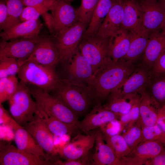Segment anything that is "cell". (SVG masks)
<instances>
[{
    "instance_id": "cell-2",
    "label": "cell",
    "mask_w": 165,
    "mask_h": 165,
    "mask_svg": "<svg viewBox=\"0 0 165 165\" xmlns=\"http://www.w3.org/2000/svg\"><path fill=\"white\" fill-rule=\"evenodd\" d=\"M51 92L78 116L87 111L94 100L86 84L70 79H60Z\"/></svg>"
},
{
    "instance_id": "cell-9",
    "label": "cell",
    "mask_w": 165,
    "mask_h": 165,
    "mask_svg": "<svg viewBox=\"0 0 165 165\" xmlns=\"http://www.w3.org/2000/svg\"><path fill=\"white\" fill-rule=\"evenodd\" d=\"M142 14V25L150 33L159 32L165 20V5L160 1L139 0Z\"/></svg>"
},
{
    "instance_id": "cell-16",
    "label": "cell",
    "mask_w": 165,
    "mask_h": 165,
    "mask_svg": "<svg viewBox=\"0 0 165 165\" xmlns=\"http://www.w3.org/2000/svg\"><path fill=\"white\" fill-rule=\"evenodd\" d=\"M51 11L54 37L79 21L76 9L65 0H57Z\"/></svg>"
},
{
    "instance_id": "cell-45",
    "label": "cell",
    "mask_w": 165,
    "mask_h": 165,
    "mask_svg": "<svg viewBox=\"0 0 165 165\" xmlns=\"http://www.w3.org/2000/svg\"><path fill=\"white\" fill-rule=\"evenodd\" d=\"M145 165H165V148L159 154L147 160Z\"/></svg>"
},
{
    "instance_id": "cell-49",
    "label": "cell",
    "mask_w": 165,
    "mask_h": 165,
    "mask_svg": "<svg viewBox=\"0 0 165 165\" xmlns=\"http://www.w3.org/2000/svg\"><path fill=\"white\" fill-rule=\"evenodd\" d=\"M24 5L26 6H34L42 3L44 0H21Z\"/></svg>"
},
{
    "instance_id": "cell-30",
    "label": "cell",
    "mask_w": 165,
    "mask_h": 165,
    "mask_svg": "<svg viewBox=\"0 0 165 165\" xmlns=\"http://www.w3.org/2000/svg\"><path fill=\"white\" fill-rule=\"evenodd\" d=\"M139 92L121 97H109L108 102L103 105L106 109L120 116L127 113Z\"/></svg>"
},
{
    "instance_id": "cell-43",
    "label": "cell",
    "mask_w": 165,
    "mask_h": 165,
    "mask_svg": "<svg viewBox=\"0 0 165 165\" xmlns=\"http://www.w3.org/2000/svg\"><path fill=\"white\" fill-rule=\"evenodd\" d=\"M90 158L88 155L80 159L74 160L62 161L58 159L53 162L54 165H86L90 164Z\"/></svg>"
},
{
    "instance_id": "cell-10",
    "label": "cell",
    "mask_w": 165,
    "mask_h": 165,
    "mask_svg": "<svg viewBox=\"0 0 165 165\" xmlns=\"http://www.w3.org/2000/svg\"><path fill=\"white\" fill-rule=\"evenodd\" d=\"M0 165H49V162L19 149L8 143L0 142Z\"/></svg>"
},
{
    "instance_id": "cell-15",
    "label": "cell",
    "mask_w": 165,
    "mask_h": 165,
    "mask_svg": "<svg viewBox=\"0 0 165 165\" xmlns=\"http://www.w3.org/2000/svg\"><path fill=\"white\" fill-rule=\"evenodd\" d=\"M165 148L164 144L160 142H142L128 155L120 158L121 165H145L147 160L156 156Z\"/></svg>"
},
{
    "instance_id": "cell-46",
    "label": "cell",
    "mask_w": 165,
    "mask_h": 165,
    "mask_svg": "<svg viewBox=\"0 0 165 165\" xmlns=\"http://www.w3.org/2000/svg\"><path fill=\"white\" fill-rule=\"evenodd\" d=\"M7 18V10L6 2L3 0L0 1V29L3 30Z\"/></svg>"
},
{
    "instance_id": "cell-54",
    "label": "cell",
    "mask_w": 165,
    "mask_h": 165,
    "mask_svg": "<svg viewBox=\"0 0 165 165\" xmlns=\"http://www.w3.org/2000/svg\"><path fill=\"white\" fill-rule=\"evenodd\" d=\"M3 0V1H5L6 2V0Z\"/></svg>"
},
{
    "instance_id": "cell-23",
    "label": "cell",
    "mask_w": 165,
    "mask_h": 165,
    "mask_svg": "<svg viewBox=\"0 0 165 165\" xmlns=\"http://www.w3.org/2000/svg\"><path fill=\"white\" fill-rule=\"evenodd\" d=\"M14 140L16 146L19 149L39 159L46 160L51 164L44 150L24 127H20L14 130Z\"/></svg>"
},
{
    "instance_id": "cell-21",
    "label": "cell",
    "mask_w": 165,
    "mask_h": 165,
    "mask_svg": "<svg viewBox=\"0 0 165 165\" xmlns=\"http://www.w3.org/2000/svg\"><path fill=\"white\" fill-rule=\"evenodd\" d=\"M103 134L100 130L96 131L95 150L92 156L91 164L94 165H121L120 158L104 142Z\"/></svg>"
},
{
    "instance_id": "cell-52",
    "label": "cell",
    "mask_w": 165,
    "mask_h": 165,
    "mask_svg": "<svg viewBox=\"0 0 165 165\" xmlns=\"http://www.w3.org/2000/svg\"><path fill=\"white\" fill-rule=\"evenodd\" d=\"M66 1H67L68 2H70V1H71V0H65Z\"/></svg>"
},
{
    "instance_id": "cell-13",
    "label": "cell",
    "mask_w": 165,
    "mask_h": 165,
    "mask_svg": "<svg viewBox=\"0 0 165 165\" xmlns=\"http://www.w3.org/2000/svg\"><path fill=\"white\" fill-rule=\"evenodd\" d=\"M151 71L141 66L135 70L110 94L109 97H121L139 92L147 86Z\"/></svg>"
},
{
    "instance_id": "cell-39",
    "label": "cell",
    "mask_w": 165,
    "mask_h": 165,
    "mask_svg": "<svg viewBox=\"0 0 165 165\" xmlns=\"http://www.w3.org/2000/svg\"><path fill=\"white\" fill-rule=\"evenodd\" d=\"M20 66L15 59L7 57H0V78L17 74Z\"/></svg>"
},
{
    "instance_id": "cell-37",
    "label": "cell",
    "mask_w": 165,
    "mask_h": 165,
    "mask_svg": "<svg viewBox=\"0 0 165 165\" xmlns=\"http://www.w3.org/2000/svg\"><path fill=\"white\" fill-rule=\"evenodd\" d=\"M99 0H82L81 4L76 9L79 21L87 27Z\"/></svg>"
},
{
    "instance_id": "cell-4",
    "label": "cell",
    "mask_w": 165,
    "mask_h": 165,
    "mask_svg": "<svg viewBox=\"0 0 165 165\" xmlns=\"http://www.w3.org/2000/svg\"><path fill=\"white\" fill-rule=\"evenodd\" d=\"M17 74L20 82L49 93L54 89L60 79L54 68L29 61L20 66Z\"/></svg>"
},
{
    "instance_id": "cell-40",
    "label": "cell",
    "mask_w": 165,
    "mask_h": 165,
    "mask_svg": "<svg viewBox=\"0 0 165 165\" xmlns=\"http://www.w3.org/2000/svg\"><path fill=\"white\" fill-rule=\"evenodd\" d=\"M142 140L141 142L152 141L164 143L165 133L156 123L149 126H142Z\"/></svg>"
},
{
    "instance_id": "cell-28",
    "label": "cell",
    "mask_w": 165,
    "mask_h": 165,
    "mask_svg": "<svg viewBox=\"0 0 165 165\" xmlns=\"http://www.w3.org/2000/svg\"><path fill=\"white\" fill-rule=\"evenodd\" d=\"M130 42V32L121 27L110 37V55L112 60L117 61L123 58L128 51Z\"/></svg>"
},
{
    "instance_id": "cell-11",
    "label": "cell",
    "mask_w": 165,
    "mask_h": 165,
    "mask_svg": "<svg viewBox=\"0 0 165 165\" xmlns=\"http://www.w3.org/2000/svg\"><path fill=\"white\" fill-rule=\"evenodd\" d=\"M60 61L59 52L54 39L49 37H42L35 49L24 63L31 61L54 68Z\"/></svg>"
},
{
    "instance_id": "cell-41",
    "label": "cell",
    "mask_w": 165,
    "mask_h": 165,
    "mask_svg": "<svg viewBox=\"0 0 165 165\" xmlns=\"http://www.w3.org/2000/svg\"><path fill=\"white\" fill-rule=\"evenodd\" d=\"M100 130L103 135L113 136L122 132V128L120 123L118 119H115L102 125Z\"/></svg>"
},
{
    "instance_id": "cell-51",
    "label": "cell",
    "mask_w": 165,
    "mask_h": 165,
    "mask_svg": "<svg viewBox=\"0 0 165 165\" xmlns=\"http://www.w3.org/2000/svg\"><path fill=\"white\" fill-rule=\"evenodd\" d=\"M160 1L162 2L165 5V0H160Z\"/></svg>"
},
{
    "instance_id": "cell-47",
    "label": "cell",
    "mask_w": 165,
    "mask_h": 165,
    "mask_svg": "<svg viewBox=\"0 0 165 165\" xmlns=\"http://www.w3.org/2000/svg\"><path fill=\"white\" fill-rule=\"evenodd\" d=\"M156 123L165 133V109L163 107H161L158 111Z\"/></svg>"
},
{
    "instance_id": "cell-22",
    "label": "cell",
    "mask_w": 165,
    "mask_h": 165,
    "mask_svg": "<svg viewBox=\"0 0 165 165\" xmlns=\"http://www.w3.org/2000/svg\"><path fill=\"white\" fill-rule=\"evenodd\" d=\"M165 50V35L159 32L150 34L143 53L141 66L151 71L161 54Z\"/></svg>"
},
{
    "instance_id": "cell-26",
    "label": "cell",
    "mask_w": 165,
    "mask_h": 165,
    "mask_svg": "<svg viewBox=\"0 0 165 165\" xmlns=\"http://www.w3.org/2000/svg\"><path fill=\"white\" fill-rule=\"evenodd\" d=\"M123 17L121 28L130 32L142 25V14L138 1L123 0Z\"/></svg>"
},
{
    "instance_id": "cell-42",
    "label": "cell",
    "mask_w": 165,
    "mask_h": 165,
    "mask_svg": "<svg viewBox=\"0 0 165 165\" xmlns=\"http://www.w3.org/2000/svg\"><path fill=\"white\" fill-rule=\"evenodd\" d=\"M0 123L10 127L14 131L23 127L20 125L14 119L11 115L5 108L2 103H0Z\"/></svg>"
},
{
    "instance_id": "cell-7",
    "label": "cell",
    "mask_w": 165,
    "mask_h": 165,
    "mask_svg": "<svg viewBox=\"0 0 165 165\" xmlns=\"http://www.w3.org/2000/svg\"><path fill=\"white\" fill-rule=\"evenodd\" d=\"M87 27L79 21L62 33L54 36L60 61H68L76 50Z\"/></svg>"
},
{
    "instance_id": "cell-53",
    "label": "cell",
    "mask_w": 165,
    "mask_h": 165,
    "mask_svg": "<svg viewBox=\"0 0 165 165\" xmlns=\"http://www.w3.org/2000/svg\"><path fill=\"white\" fill-rule=\"evenodd\" d=\"M163 107L164 108H165V105H164V106H163Z\"/></svg>"
},
{
    "instance_id": "cell-17",
    "label": "cell",
    "mask_w": 165,
    "mask_h": 165,
    "mask_svg": "<svg viewBox=\"0 0 165 165\" xmlns=\"http://www.w3.org/2000/svg\"><path fill=\"white\" fill-rule=\"evenodd\" d=\"M119 116L118 114L106 109L99 103L82 120H79L77 126L78 129L87 134L105 123L118 119Z\"/></svg>"
},
{
    "instance_id": "cell-18",
    "label": "cell",
    "mask_w": 165,
    "mask_h": 165,
    "mask_svg": "<svg viewBox=\"0 0 165 165\" xmlns=\"http://www.w3.org/2000/svg\"><path fill=\"white\" fill-rule=\"evenodd\" d=\"M123 0H113V3L97 34L102 37L109 38L121 27L123 17Z\"/></svg>"
},
{
    "instance_id": "cell-29",
    "label": "cell",
    "mask_w": 165,
    "mask_h": 165,
    "mask_svg": "<svg viewBox=\"0 0 165 165\" xmlns=\"http://www.w3.org/2000/svg\"><path fill=\"white\" fill-rule=\"evenodd\" d=\"M113 3V0H99L82 37L96 35Z\"/></svg>"
},
{
    "instance_id": "cell-34",
    "label": "cell",
    "mask_w": 165,
    "mask_h": 165,
    "mask_svg": "<svg viewBox=\"0 0 165 165\" xmlns=\"http://www.w3.org/2000/svg\"><path fill=\"white\" fill-rule=\"evenodd\" d=\"M106 143L119 158L125 156L131 151L124 137L120 134L109 136L103 135Z\"/></svg>"
},
{
    "instance_id": "cell-12",
    "label": "cell",
    "mask_w": 165,
    "mask_h": 165,
    "mask_svg": "<svg viewBox=\"0 0 165 165\" xmlns=\"http://www.w3.org/2000/svg\"><path fill=\"white\" fill-rule=\"evenodd\" d=\"M96 135V131L85 135L79 133L61 148L58 154L66 160H76L86 156L94 145Z\"/></svg>"
},
{
    "instance_id": "cell-56",
    "label": "cell",
    "mask_w": 165,
    "mask_h": 165,
    "mask_svg": "<svg viewBox=\"0 0 165 165\" xmlns=\"http://www.w3.org/2000/svg\"><path fill=\"white\" fill-rule=\"evenodd\" d=\"M164 145L165 146V141L164 142Z\"/></svg>"
},
{
    "instance_id": "cell-3",
    "label": "cell",
    "mask_w": 165,
    "mask_h": 165,
    "mask_svg": "<svg viewBox=\"0 0 165 165\" xmlns=\"http://www.w3.org/2000/svg\"><path fill=\"white\" fill-rule=\"evenodd\" d=\"M32 97L28 85L20 81L16 91L8 100L10 114L23 127L35 118L37 105Z\"/></svg>"
},
{
    "instance_id": "cell-19",
    "label": "cell",
    "mask_w": 165,
    "mask_h": 165,
    "mask_svg": "<svg viewBox=\"0 0 165 165\" xmlns=\"http://www.w3.org/2000/svg\"><path fill=\"white\" fill-rule=\"evenodd\" d=\"M68 62L70 79L86 84L94 71L91 64L81 53L78 48Z\"/></svg>"
},
{
    "instance_id": "cell-1",
    "label": "cell",
    "mask_w": 165,
    "mask_h": 165,
    "mask_svg": "<svg viewBox=\"0 0 165 165\" xmlns=\"http://www.w3.org/2000/svg\"><path fill=\"white\" fill-rule=\"evenodd\" d=\"M135 69L133 62L123 59L105 62L86 83L94 100L106 98Z\"/></svg>"
},
{
    "instance_id": "cell-8",
    "label": "cell",
    "mask_w": 165,
    "mask_h": 165,
    "mask_svg": "<svg viewBox=\"0 0 165 165\" xmlns=\"http://www.w3.org/2000/svg\"><path fill=\"white\" fill-rule=\"evenodd\" d=\"M41 37L19 38L9 42L2 40L0 43V57L15 59L21 66L32 53Z\"/></svg>"
},
{
    "instance_id": "cell-38",
    "label": "cell",
    "mask_w": 165,
    "mask_h": 165,
    "mask_svg": "<svg viewBox=\"0 0 165 165\" xmlns=\"http://www.w3.org/2000/svg\"><path fill=\"white\" fill-rule=\"evenodd\" d=\"M141 96L139 92L130 111L127 113L120 116L119 118L121 126L122 132L123 129L131 126L139 119Z\"/></svg>"
},
{
    "instance_id": "cell-50",
    "label": "cell",
    "mask_w": 165,
    "mask_h": 165,
    "mask_svg": "<svg viewBox=\"0 0 165 165\" xmlns=\"http://www.w3.org/2000/svg\"><path fill=\"white\" fill-rule=\"evenodd\" d=\"M162 29V31L161 33L162 34L165 35V20L163 23Z\"/></svg>"
},
{
    "instance_id": "cell-6",
    "label": "cell",
    "mask_w": 165,
    "mask_h": 165,
    "mask_svg": "<svg viewBox=\"0 0 165 165\" xmlns=\"http://www.w3.org/2000/svg\"><path fill=\"white\" fill-rule=\"evenodd\" d=\"M78 48L92 65L94 72L101 65L111 58L109 38L96 34L82 37Z\"/></svg>"
},
{
    "instance_id": "cell-57",
    "label": "cell",
    "mask_w": 165,
    "mask_h": 165,
    "mask_svg": "<svg viewBox=\"0 0 165 165\" xmlns=\"http://www.w3.org/2000/svg\"><path fill=\"white\" fill-rule=\"evenodd\" d=\"M71 0V1H72V0Z\"/></svg>"
},
{
    "instance_id": "cell-48",
    "label": "cell",
    "mask_w": 165,
    "mask_h": 165,
    "mask_svg": "<svg viewBox=\"0 0 165 165\" xmlns=\"http://www.w3.org/2000/svg\"><path fill=\"white\" fill-rule=\"evenodd\" d=\"M47 26L48 29L51 33L53 32L54 23L53 19L51 14L46 12L42 15Z\"/></svg>"
},
{
    "instance_id": "cell-33",
    "label": "cell",
    "mask_w": 165,
    "mask_h": 165,
    "mask_svg": "<svg viewBox=\"0 0 165 165\" xmlns=\"http://www.w3.org/2000/svg\"><path fill=\"white\" fill-rule=\"evenodd\" d=\"M6 2L7 18L3 31L7 30L20 22V16L24 8L21 0H6Z\"/></svg>"
},
{
    "instance_id": "cell-44",
    "label": "cell",
    "mask_w": 165,
    "mask_h": 165,
    "mask_svg": "<svg viewBox=\"0 0 165 165\" xmlns=\"http://www.w3.org/2000/svg\"><path fill=\"white\" fill-rule=\"evenodd\" d=\"M151 72L153 75L165 74V50L156 61Z\"/></svg>"
},
{
    "instance_id": "cell-36",
    "label": "cell",
    "mask_w": 165,
    "mask_h": 165,
    "mask_svg": "<svg viewBox=\"0 0 165 165\" xmlns=\"http://www.w3.org/2000/svg\"><path fill=\"white\" fill-rule=\"evenodd\" d=\"M19 82L16 75L0 78V103L8 100L17 88Z\"/></svg>"
},
{
    "instance_id": "cell-35",
    "label": "cell",
    "mask_w": 165,
    "mask_h": 165,
    "mask_svg": "<svg viewBox=\"0 0 165 165\" xmlns=\"http://www.w3.org/2000/svg\"><path fill=\"white\" fill-rule=\"evenodd\" d=\"M122 135L132 150L142 140V125L139 119L131 126L124 129Z\"/></svg>"
},
{
    "instance_id": "cell-14",
    "label": "cell",
    "mask_w": 165,
    "mask_h": 165,
    "mask_svg": "<svg viewBox=\"0 0 165 165\" xmlns=\"http://www.w3.org/2000/svg\"><path fill=\"white\" fill-rule=\"evenodd\" d=\"M31 134L47 155L52 165L58 152L54 145L53 134L41 121L35 118L23 127Z\"/></svg>"
},
{
    "instance_id": "cell-32",
    "label": "cell",
    "mask_w": 165,
    "mask_h": 165,
    "mask_svg": "<svg viewBox=\"0 0 165 165\" xmlns=\"http://www.w3.org/2000/svg\"><path fill=\"white\" fill-rule=\"evenodd\" d=\"M57 0H44L40 4L34 6L24 7L20 16L21 21L36 20L40 15L51 10Z\"/></svg>"
},
{
    "instance_id": "cell-31",
    "label": "cell",
    "mask_w": 165,
    "mask_h": 165,
    "mask_svg": "<svg viewBox=\"0 0 165 165\" xmlns=\"http://www.w3.org/2000/svg\"><path fill=\"white\" fill-rule=\"evenodd\" d=\"M146 89L160 107L165 105V74H152Z\"/></svg>"
},
{
    "instance_id": "cell-5",
    "label": "cell",
    "mask_w": 165,
    "mask_h": 165,
    "mask_svg": "<svg viewBox=\"0 0 165 165\" xmlns=\"http://www.w3.org/2000/svg\"><path fill=\"white\" fill-rule=\"evenodd\" d=\"M29 85L32 96L38 108L49 115L64 123L77 125L78 116L64 104L49 93Z\"/></svg>"
},
{
    "instance_id": "cell-25",
    "label": "cell",
    "mask_w": 165,
    "mask_h": 165,
    "mask_svg": "<svg viewBox=\"0 0 165 165\" xmlns=\"http://www.w3.org/2000/svg\"><path fill=\"white\" fill-rule=\"evenodd\" d=\"M130 32L129 47L126 55L123 59L133 62L144 53L150 33L142 25L136 30Z\"/></svg>"
},
{
    "instance_id": "cell-55",
    "label": "cell",
    "mask_w": 165,
    "mask_h": 165,
    "mask_svg": "<svg viewBox=\"0 0 165 165\" xmlns=\"http://www.w3.org/2000/svg\"></svg>"
},
{
    "instance_id": "cell-20",
    "label": "cell",
    "mask_w": 165,
    "mask_h": 165,
    "mask_svg": "<svg viewBox=\"0 0 165 165\" xmlns=\"http://www.w3.org/2000/svg\"><path fill=\"white\" fill-rule=\"evenodd\" d=\"M42 27V24L38 19L26 20L2 31L0 36L5 41L19 38H35L39 36Z\"/></svg>"
},
{
    "instance_id": "cell-27",
    "label": "cell",
    "mask_w": 165,
    "mask_h": 165,
    "mask_svg": "<svg viewBox=\"0 0 165 165\" xmlns=\"http://www.w3.org/2000/svg\"><path fill=\"white\" fill-rule=\"evenodd\" d=\"M35 116L55 135L71 134L78 129L76 125L68 124L50 116L37 106Z\"/></svg>"
},
{
    "instance_id": "cell-24",
    "label": "cell",
    "mask_w": 165,
    "mask_h": 165,
    "mask_svg": "<svg viewBox=\"0 0 165 165\" xmlns=\"http://www.w3.org/2000/svg\"><path fill=\"white\" fill-rule=\"evenodd\" d=\"M139 106V119L142 126L152 125L156 123L158 111L161 108L146 89L141 90Z\"/></svg>"
}]
</instances>
